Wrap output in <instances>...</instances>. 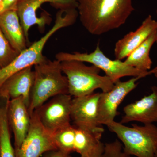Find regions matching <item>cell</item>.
I'll list each match as a JSON object with an SVG mask.
<instances>
[{
    "label": "cell",
    "instance_id": "obj_23",
    "mask_svg": "<svg viewBox=\"0 0 157 157\" xmlns=\"http://www.w3.org/2000/svg\"><path fill=\"white\" fill-rule=\"evenodd\" d=\"M42 157H72L70 155L63 152L59 150L51 151L44 154Z\"/></svg>",
    "mask_w": 157,
    "mask_h": 157
},
{
    "label": "cell",
    "instance_id": "obj_8",
    "mask_svg": "<svg viewBox=\"0 0 157 157\" xmlns=\"http://www.w3.org/2000/svg\"><path fill=\"white\" fill-rule=\"evenodd\" d=\"M72 96L62 94L37 108L36 113L43 126L53 135L57 131L70 125Z\"/></svg>",
    "mask_w": 157,
    "mask_h": 157
},
{
    "label": "cell",
    "instance_id": "obj_12",
    "mask_svg": "<svg viewBox=\"0 0 157 157\" xmlns=\"http://www.w3.org/2000/svg\"><path fill=\"white\" fill-rule=\"evenodd\" d=\"M120 123L137 121L145 124L157 123V86H152L151 92L140 100L128 104L124 108Z\"/></svg>",
    "mask_w": 157,
    "mask_h": 157
},
{
    "label": "cell",
    "instance_id": "obj_19",
    "mask_svg": "<svg viewBox=\"0 0 157 157\" xmlns=\"http://www.w3.org/2000/svg\"><path fill=\"white\" fill-rule=\"evenodd\" d=\"M52 135L58 150L69 155L74 151L75 126L70 124L57 131Z\"/></svg>",
    "mask_w": 157,
    "mask_h": 157
},
{
    "label": "cell",
    "instance_id": "obj_16",
    "mask_svg": "<svg viewBox=\"0 0 157 157\" xmlns=\"http://www.w3.org/2000/svg\"><path fill=\"white\" fill-rule=\"evenodd\" d=\"M0 29L12 48L19 54L27 48L26 38L16 10L0 13Z\"/></svg>",
    "mask_w": 157,
    "mask_h": 157
},
{
    "label": "cell",
    "instance_id": "obj_7",
    "mask_svg": "<svg viewBox=\"0 0 157 157\" xmlns=\"http://www.w3.org/2000/svg\"><path fill=\"white\" fill-rule=\"evenodd\" d=\"M50 3L51 6L58 10L77 9V0H20L16 7V11L24 30L26 38L29 42V31L33 25H37L41 31L51 21L48 12H42L40 17L37 11L45 3Z\"/></svg>",
    "mask_w": 157,
    "mask_h": 157
},
{
    "label": "cell",
    "instance_id": "obj_3",
    "mask_svg": "<svg viewBox=\"0 0 157 157\" xmlns=\"http://www.w3.org/2000/svg\"><path fill=\"white\" fill-rule=\"evenodd\" d=\"M28 110L31 115L49 98L68 94L67 79L63 75L61 62L48 59L36 65Z\"/></svg>",
    "mask_w": 157,
    "mask_h": 157
},
{
    "label": "cell",
    "instance_id": "obj_21",
    "mask_svg": "<svg viewBox=\"0 0 157 157\" xmlns=\"http://www.w3.org/2000/svg\"><path fill=\"white\" fill-rule=\"evenodd\" d=\"M101 157H135L123 150L122 143L118 139L104 144V151Z\"/></svg>",
    "mask_w": 157,
    "mask_h": 157
},
{
    "label": "cell",
    "instance_id": "obj_1",
    "mask_svg": "<svg viewBox=\"0 0 157 157\" xmlns=\"http://www.w3.org/2000/svg\"><path fill=\"white\" fill-rule=\"evenodd\" d=\"M82 25L94 35L119 28L135 10L132 0H77Z\"/></svg>",
    "mask_w": 157,
    "mask_h": 157
},
{
    "label": "cell",
    "instance_id": "obj_2",
    "mask_svg": "<svg viewBox=\"0 0 157 157\" xmlns=\"http://www.w3.org/2000/svg\"><path fill=\"white\" fill-rule=\"evenodd\" d=\"M78 17L76 9L59 10L53 25L46 33L23 51L10 64L0 70V87L14 73L46 61L48 59L43 54V50L47 41L59 30L74 24Z\"/></svg>",
    "mask_w": 157,
    "mask_h": 157
},
{
    "label": "cell",
    "instance_id": "obj_11",
    "mask_svg": "<svg viewBox=\"0 0 157 157\" xmlns=\"http://www.w3.org/2000/svg\"><path fill=\"white\" fill-rule=\"evenodd\" d=\"M101 93H94L73 98L71 104V118L74 126L103 134L104 128L98 121V104Z\"/></svg>",
    "mask_w": 157,
    "mask_h": 157
},
{
    "label": "cell",
    "instance_id": "obj_14",
    "mask_svg": "<svg viewBox=\"0 0 157 157\" xmlns=\"http://www.w3.org/2000/svg\"><path fill=\"white\" fill-rule=\"evenodd\" d=\"M7 100V117L14 134V150L19 148L29 128L31 117L28 107L22 98Z\"/></svg>",
    "mask_w": 157,
    "mask_h": 157
},
{
    "label": "cell",
    "instance_id": "obj_29",
    "mask_svg": "<svg viewBox=\"0 0 157 157\" xmlns=\"http://www.w3.org/2000/svg\"><path fill=\"white\" fill-rule=\"evenodd\" d=\"M156 13H157V11H156Z\"/></svg>",
    "mask_w": 157,
    "mask_h": 157
},
{
    "label": "cell",
    "instance_id": "obj_9",
    "mask_svg": "<svg viewBox=\"0 0 157 157\" xmlns=\"http://www.w3.org/2000/svg\"><path fill=\"white\" fill-rule=\"evenodd\" d=\"M30 117L28 132L19 148L15 150V157H40L58 150L53 135L43 126L36 113L34 111Z\"/></svg>",
    "mask_w": 157,
    "mask_h": 157
},
{
    "label": "cell",
    "instance_id": "obj_20",
    "mask_svg": "<svg viewBox=\"0 0 157 157\" xmlns=\"http://www.w3.org/2000/svg\"><path fill=\"white\" fill-rule=\"evenodd\" d=\"M19 54L12 48L0 29V70L10 64Z\"/></svg>",
    "mask_w": 157,
    "mask_h": 157
},
{
    "label": "cell",
    "instance_id": "obj_17",
    "mask_svg": "<svg viewBox=\"0 0 157 157\" xmlns=\"http://www.w3.org/2000/svg\"><path fill=\"white\" fill-rule=\"evenodd\" d=\"M102 135L75 126L74 151L80 156L101 155L104 151V144L101 141Z\"/></svg>",
    "mask_w": 157,
    "mask_h": 157
},
{
    "label": "cell",
    "instance_id": "obj_18",
    "mask_svg": "<svg viewBox=\"0 0 157 157\" xmlns=\"http://www.w3.org/2000/svg\"><path fill=\"white\" fill-rule=\"evenodd\" d=\"M157 40V30L135 49L127 57L124 62L128 66L143 72L150 70L152 61L150 57V52L154 44Z\"/></svg>",
    "mask_w": 157,
    "mask_h": 157
},
{
    "label": "cell",
    "instance_id": "obj_22",
    "mask_svg": "<svg viewBox=\"0 0 157 157\" xmlns=\"http://www.w3.org/2000/svg\"><path fill=\"white\" fill-rule=\"evenodd\" d=\"M20 0H2L0 4V13L9 10H16Z\"/></svg>",
    "mask_w": 157,
    "mask_h": 157
},
{
    "label": "cell",
    "instance_id": "obj_5",
    "mask_svg": "<svg viewBox=\"0 0 157 157\" xmlns=\"http://www.w3.org/2000/svg\"><path fill=\"white\" fill-rule=\"evenodd\" d=\"M117 136L127 154L135 157H155L157 152V127L154 124L128 127L117 122L107 126Z\"/></svg>",
    "mask_w": 157,
    "mask_h": 157
},
{
    "label": "cell",
    "instance_id": "obj_4",
    "mask_svg": "<svg viewBox=\"0 0 157 157\" xmlns=\"http://www.w3.org/2000/svg\"><path fill=\"white\" fill-rule=\"evenodd\" d=\"M61 67L67 79L68 94L73 98L87 95L97 89L107 92L114 86L109 77L100 75L101 70L94 65L87 66L79 61H64L61 62Z\"/></svg>",
    "mask_w": 157,
    "mask_h": 157
},
{
    "label": "cell",
    "instance_id": "obj_6",
    "mask_svg": "<svg viewBox=\"0 0 157 157\" xmlns=\"http://www.w3.org/2000/svg\"><path fill=\"white\" fill-rule=\"evenodd\" d=\"M56 59L61 62L76 60L92 64L103 70L106 76L115 83L120 78L126 76L139 77L141 78L150 75L149 71L143 72L127 65L122 60H112L107 57L100 48L99 44L93 52L90 53L76 52L70 53L59 52L55 56Z\"/></svg>",
    "mask_w": 157,
    "mask_h": 157
},
{
    "label": "cell",
    "instance_id": "obj_13",
    "mask_svg": "<svg viewBox=\"0 0 157 157\" xmlns=\"http://www.w3.org/2000/svg\"><path fill=\"white\" fill-rule=\"evenodd\" d=\"M32 67L25 68L7 78L0 87V97L9 100L22 98L29 107L34 79Z\"/></svg>",
    "mask_w": 157,
    "mask_h": 157
},
{
    "label": "cell",
    "instance_id": "obj_25",
    "mask_svg": "<svg viewBox=\"0 0 157 157\" xmlns=\"http://www.w3.org/2000/svg\"><path fill=\"white\" fill-rule=\"evenodd\" d=\"M101 155H90L80 156V157H101Z\"/></svg>",
    "mask_w": 157,
    "mask_h": 157
},
{
    "label": "cell",
    "instance_id": "obj_15",
    "mask_svg": "<svg viewBox=\"0 0 157 157\" xmlns=\"http://www.w3.org/2000/svg\"><path fill=\"white\" fill-rule=\"evenodd\" d=\"M156 30L157 21L149 15L136 30L127 34L116 43L114 51L116 59L122 60L126 58Z\"/></svg>",
    "mask_w": 157,
    "mask_h": 157
},
{
    "label": "cell",
    "instance_id": "obj_27",
    "mask_svg": "<svg viewBox=\"0 0 157 157\" xmlns=\"http://www.w3.org/2000/svg\"><path fill=\"white\" fill-rule=\"evenodd\" d=\"M1 2H2V0H0V4H1Z\"/></svg>",
    "mask_w": 157,
    "mask_h": 157
},
{
    "label": "cell",
    "instance_id": "obj_24",
    "mask_svg": "<svg viewBox=\"0 0 157 157\" xmlns=\"http://www.w3.org/2000/svg\"><path fill=\"white\" fill-rule=\"evenodd\" d=\"M149 73L150 74H154L155 77L157 78V66L152 70L149 71Z\"/></svg>",
    "mask_w": 157,
    "mask_h": 157
},
{
    "label": "cell",
    "instance_id": "obj_10",
    "mask_svg": "<svg viewBox=\"0 0 157 157\" xmlns=\"http://www.w3.org/2000/svg\"><path fill=\"white\" fill-rule=\"evenodd\" d=\"M141 77H133L126 81L118 80L112 89L101 92L98 104V121L101 126L107 125L115 121L117 108L124 99L137 87V82Z\"/></svg>",
    "mask_w": 157,
    "mask_h": 157
},
{
    "label": "cell",
    "instance_id": "obj_28",
    "mask_svg": "<svg viewBox=\"0 0 157 157\" xmlns=\"http://www.w3.org/2000/svg\"><path fill=\"white\" fill-rule=\"evenodd\" d=\"M156 43H157V41H156Z\"/></svg>",
    "mask_w": 157,
    "mask_h": 157
},
{
    "label": "cell",
    "instance_id": "obj_26",
    "mask_svg": "<svg viewBox=\"0 0 157 157\" xmlns=\"http://www.w3.org/2000/svg\"><path fill=\"white\" fill-rule=\"evenodd\" d=\"M155 157H157V152L156 153L155 156Z\"/></svg>",
    "mask_w": 157,
    "mask_h": 157
}]
</instances>
